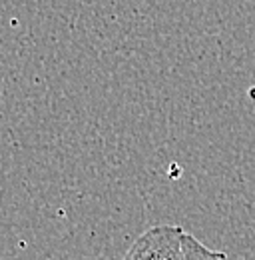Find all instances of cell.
<instances>
[{"label": "cell", "mask_w": 255, "mask_h": 260, "mask_svg": "<svg viewBox=\"0 0 255 260\" xmlns=\"http://www.w3.org/2000/svg\"><path fill=\"white\" fill-rule=\"evenodd\" d=\"M247 96H249V100L253 102V106H255V82L247 88Z\"/></svg>", "instance_id": "3"}, {"label": "cell", "mask_w": 255, "mask_h": 260, "mask_svg": "<svg viewBox=\"0 0 255 260\" xmlns=\"http://www.w3.org/2000/svg\"><path fill=\"white\" fill-rule=\"evenodd\" d=\"M184 232L178 224L148 228L132 242L122 260H184Z\"/></svg>", "instance_id": "1"}, {"label": "cell", "mask_w": 255, "mask_h": 260, "mask_svg": "<svg viewBox=\"0 0 255 260\" xmlns=\"http://www.w3.org/2000/svg\"><path fill=\"white\" fill-rule=\"evenodd\" d=\"M182 250H184V260H229L223 250L209 248L190 232H184Z\"/></svg>", "instance_id": "2"}]
</instances>
